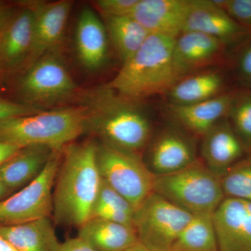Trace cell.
<instances>
[{"label": "cell", "instance_id": "11", "mask_svg": "<svg viewBox=\"0 0 251 251\" xmlns=\"http://www.w3.org/2000/svg\"><path fill=\"white\" fill-rule=\"evenodd\" d=\"M23 5L29 8L34 14V40L29 60L34 62L41 56L53 51L60 43L72 2L62 1H27Z\"/></svg>", "mask_w": 251, "mask_h": 251}, {"label": "cell", "instance_id": "33", "mask_svg": "<svg viewBox=\"0 0 251 251\" xmlns=\"http://www.w3.org/2000/svg\"><path fill=\"white\" fill-rule=\"evenodd\" d=\"M237 72L241 80L251 87V42L246 46L239 55Z\"/></svg>", "mask_w": 251, "mask_h": 251}, {"label": "cell", "instance_id": "10", "mask_svg": "<svg viewBox=\"0 0 251 251\" xmlns=\"http://www.w3.org/2000/svg\"><path fill=\"white\" fill-rule=\"evenodd\" d=\"M219 251H251V202L225 198L213 214Z\"/></svg>", "mask_w": 251, "mask_h": 251}, {"label": "cell", "instance_id": "25", "mask_svg": "<svg viewBox=\"0 0 251 251\" xmlns=\"http://www.w3.org/2000/svg\"><path fill=\"white\" fill-rule=\"evenodd\" d=\"M171 251H219L213 214L193 215Z\"/></svg>", "mask_w": 251, "mask_h": 251}, {"label": "cell", "instance_id": "9", "mask_svg": "<svg viewBox=\"0 0 251 251\" xmlns=\"http://www.w3.org/2000/svg\"><path fill=\"white\" fill-rule=\"evenodd\" d=\"M76 90L65 64L53 51L31 63L19 83L25 103L41 109L72 97Z\"/></svg>", "mask_w": 251, "mask_h": 251}, {"label": "cell", "instance_id": "14", "mask_svg": "<svg viewBox=\"0 0 251 251\" xmlns=\"http://www.w3.org/2000/svg\"><path fill=\"white\" fill-rule=\"evenodd\" d=\"M184 31L202 33L227 46L251 34L213 0H191Z\"/></svg>", "mask_w": 251, "mask_h": 251}, {"label": "cell", "instance_id": "38", "mask_svg": "<svg viewBox=\"0 0 251 251\" xmlns=\"http://www.w3.org/2000/svg\"><path fill=\"white\" fill-rule=\"evenodd\" d=\"M0 251H18L9 242L0 237Z\"/></svg>", "mask_w": 251, "mask_h": 251}, {"label": "cell", "instance_id": "34", "mask_svg": "<svg viewBox=\"0 0 251 251\" xmlns=\"http://www.w3.org/2000/svg\"><path fill=\"white\" fill-rule=\"evenodd\" d=\"M56 251H97L79 237L71 238L60 243Z\"/></svg>", "mask_w": 251, "mask_h": 251}, {"label": "cell", "instance_id": "4", "mask_svg": "<svg viewBox=\"0 0 251 251\" xmlns=\"http://www.w3.org/2000/svg\"><path fill=\"white\" fill-rule=\"evenodd\" d=\"M87 111L82 105L41 110L0 122V142L21 148L43 145L60 151L87 133Z\"/></svg>", "mask_w": 251, "mask_h": 251}, {"label": "cell", "instance_id": "17", "mask_svg": "<svg viewBox=\"0 0 251 251\" xmlns=\"http://www.w3.org/2000/svg\"><path fill=\"white\" fill-rule=\"evenodd\" d=\"M244 146L227 117L220 120L202 136V161L220 178L237 163Z\"/></svg>", "mask_w": 251, "mask_h": 251}, {"label": "cell", "instance_id": "31", "mask_svg": "<svg viewBox=\"0 0 251 251\" xmlns=\"http://www.w3.org/2000/svg\"><path fill=\"white\" fill-rule=\"evenodd\" d=\"M138 0H99L96 5L103 16H130Z\"/></svg>", "mask_w": 251, "mask_h": 251}, {"label": "cell", "instance_id": "26", "mask_svg": "<svg viewBox=\"0 0 251 251\" xmlns=\"http://www.w3.org/2000/svg\"><path fill=\"white\" fill-rule=\"evenodd\" d=\"M225 197L251 202V159L238 161L221 177Z\"/></svg>", "mask_w": 251, "mask_h": 251}, {"label": "cell", "instance_id": "21", "mask_svg": "<svg viewBox=\"0 0 251 251\" xmlns=\"http://www.w3.org/2000/svg\"><path fill=\"white\" fill-rule=\"evenodd\" d=\"M0 237L18 251H56L60 244L50 218L0 225Z\"/></svg>", "mask_w": 251, "mask_h": 251}, {"label": "cell", "instance_id": "30", "mask_svg": "<svg viewBox=\"0 0 251 251\" xmlns=\"http://www.w3.org/2000/svg\"><path fill=\"white\" fill-rule=\"evenodd\" d=\"M91 218H99L111 222L130 226L135 228V216L104 204L95 203Z\"/></svg>", "mask_w": 251, "mask_h": 251}, {"label": "cell", "instance_id": "2", "mask_svg": "<svg viewBox=\"0 0 251 251\" xmlns=\"http://www.w3.org/2000/svg\"><path fill=\"white\" fill-rule=\"evenodd\" d=\"M80 105L87 111V133L102 143L136 154L148 143L151 122L140 102L105 86L86 94Z\"/></svg>", "mask_w": 251, "mask_h": 251}, {"label": "cell", "instance_id": "28", "mask_svg": "<svg viewBox=\"0 0 251 251\" xmlns=\"http://www.w3.org/2000/svg\"><path fill=\"white\" fill-rule=\"evenodd\" d=\"M251 34V0H213Z\"/></svg>", "mask_w": 251, "mask_h": 251}, {"label": "cell", "instance_id": "41", "mask_svg": "<svg viewBox=\"0 0 251 251\" xmlns=\"http://www.w3.org/2000/svg\"><path fill=\"white\" fill-rule=\"evenodd\" d=\"M1 36H2V32H0V42H1Z\"/></svg>", "mask_w": 251, "mask_h": 251}, {"label": "cell", "instance_id": "24", "mask_svg": "<svg viewBox=\"0 0 251 251\" xmlns=\"http://www.w3.org/2000/svg\"><path fill=\"white\" fill-rule=\"evenodd\" d=\"M103 19L109 41L111 42L122 64L136 53L150 35L148 30L132 16H103Z\"/></svg>", "mask_w": 251, "mask_h": 251}, {"label": "cell", "instance_id": "39", "mask_svg": "<svg viewBox=\"0 0 251 251\" xmlns=\"http://www.w3.org/2000/svg\"><path fill=\"white\" fill-rule=\"evenodd\" d=\"M125 251H151L149 250L148 248L143 246V244H140V243H138V244H135L133 247L129 248V249H127Z\"/></svg>", "mask_w": 251, "mask_h": 251}, {"label": "cell", "instance_id": "16", "mask_svg": "<svg viewBox=\"0 0 251 251\" xmlns=\"http://www.w3.org/2000/svg\"><path fill=\"white\" fill-rule=\"evenodd\" d=\"M75 46L79 62L88 71L99 70L108 61L109 39L105 25L90 8H84L77 18Z\"/></svg>", "mask_w": 251, "mask_h": 251}, {"label": "cell", "instance_id": "22", "mask_svg": "<svg viewBox=\"0 0 251 251\" xmlns=\"http://www.w3.org/2000/svg\"><path fill=\"white\" fill-rule=\"evenodd\" d=\"M77 237L97 251H125L140 242L134 227L99 218L81 226Z\"/></svg>", "mask_w": 251, "mask_h": 251}, {"label": "cell", "instance_id": "27", "mask_svg": "<svg viewBox=\"0 0 251 251\" xmlns=\"http://www.w3.org/2000/svg\"><path fill=\"white\" fill-rule=\"evenodd\" d=\"M231 125L244 146L251 147V90L238 92L228 116Z\"/></svg>", "mask_w": 251, "mask_h": 251}, {"label": "cell", "instance_id": "23", "mask_svg": "<svg viewBox=\"0 0 251 251\" xmlns=\"http://www.w3.org/2000/svg\"><path fill=\"white\" fill-rule=\"evenodd\" d=\"M34 40V14L23 5L2 32L0 42V59L10 67L19 65L29 59Z\"/></svg>", "mask_w": 251, "mask_h": 251}, {"label": "cell", "instance_id": "37", "mask_svg": "<svg viewBox=\"0 0 251 251\" xmlns=\"http://www.w3.org/2000/svg\"><path fill=\"white\" fill-rule=\"evenodd\" d=\"M12 192L13 191H11V190L2 182L1 179H0V201L7 198V196H9L10 193Z\"/></svg>", "mask_w": 251, "mask_h": 251}, {"label": "cell", "instance_id": "13", "mask_svg": "<svg viewBox=\"0 0 251 251\" xmlns=\"http://www.w3.org/2000/svg\"><path fill=\"white\" fill-rule=\"evenodd\" d=\"M191 0H138L132 16L150 34L176 39L184 31Z\"/></svg>", "mask_w": 251, "mask_h": 251}, {"label": "cell", "instance_id": "19", "mask_svg": "<svg viewBox=\"0 0 251 251\" xmlns=\"http://www.w3.org/2000/svg\"><path fill=\"white\" fill-rule=\"evenodd\" d=\"M226 84L222 71L209 68L180 77L166 94L169 105H191L225 93Z\"/></svg>", "mask_w": 251, "mask_h": 251}, {"label": "cell", "instance_id": "12", "mask_svg": "<svg viewBox=\"0 0 251 251\" xmlns=\"http://www.w3.org/2000/svg\"><path fill=\"white\" fill-rule=\"evenodd\" d=\"M227 46L202 33H181L175 39L173 48V60L179 78L191 73L214 67L226 55Z\"/></svg>", "mask_w": 251, "mask_h": 251}, {"label": "cell", "instance_id": "15", "mask_svg": "<svg viewBox=\"0 0 251 251\" xmlns=\"http://www.w3.org/2000/svg\"><path fill=\"white\" fill-rule=\"evenodd\" d=\"M149 158L150 171L156 176L176 173L197 160L194 142L176 128H166L157 136Z\"/></svg>", "mask_w": 251, "mask_h": 251}, {"label": "cell", "instance_id": "3", "mask_svg": "<svg viewBox=\"0 0 251 251\" xmlns=\"http://www.w3.org/2000/svg\"><path fill=\"white\" fill-rule=\"evenodd\" d=\"M175 39L150 34L107 85L126 99L140 102L166 94L179 78L173 60Z\"/></svg>", "mask_w": 251, "mask_h": 251}, {"label": "cell", "instance_id": "29", "mask_svg": "<svg viewBox=\"0 0 251 251\" xmlns=\"http://www.w3.org/2000/svg\"><path fill=\"white\" fill-rule=\"evenodd\" d=\"M95 203L116 208L135 215V210L132 204L102 179Z\"/></svg>", "mask_w": 251, "mask_h": 251}, {"label": "cell", "instance_id": "20", "mask_svg": "<svg viewBox=\"0 0 251 251\" xmlns=\"http://www.w3.org/2000/svg\"><path fill=\"white\" fill-rule=\"evenodd\" d=\"M54 151L43 145L21 149L0 166V179L12 191L25 186L42 173Z\"/></svg>", "mask_w": 251, "mask_h": 251}, {"label": "cell", "instance_id": "35", "mask_svg": "<svg viewBox=\"0 0 251 251\" xmlns=\"http://www.w3.org/2000/svg\"><path fill=\"white\" fill-rule=\"evenodd\" d=\"M16 15L11 5L0 1V32H3L6 29Z\"/></svg>", "mask_w": 251, "mask_h": 251}, {"label": "cell", "instance_id": "8", "mask_svg": "<svg viewBox=\"0 0 251 251\" xmlns=\"http://www.w3.org/2000/svg\"><path fill=\"white\" fill-rule=\"evenodd\" d=\"M63 150L54 151L44 171L35 179L0 201V225H16L50 218L52 193L62 159Z\"/></svg>", "mask_w": 251, "mask_h": 251}, {"label": "cell", "instance_id": "32", "mask_svg": "<svg viewBox=\"0 0 251 251\" xmlns=\"http://www.w3.org/2000/svg\"><path fill=\"white\" fill-rule=\"evenodd\" d=\"M44 110L26 103H18L0 98V122L11 117L24 116Z\"/></svg>", "mask_w": 251, "mask_h": 251}, {"label": "cell", "instance_id": "40", "mask_svg": "<svg viewBox=\"0 0 251 251\" xmlns=\"http://www.w3.org/2000/svg\"><path fill=\"white\" fill-rule=\"evenodd\" d=\"M2 62H1V59H0V70H1V67H2Z\"/></svg>", "mask_w": 251, "mask_h": 251}, {"label": "cell", "instance_id": "6", "mask_svg": "<svg viewBox=\"0 0 251 251\" xmlns=\"http://www.w3.org/2000/svg\"><path fill=\"white\" fill-rule=\"evenodd\" d=\"M97 159L101 179L126 198L136 212L153 192L156 175L138 154L106 144H98Z\"/></svg>", "mask_w": 251, "mask_h": 251}, {"label": "cell", "instance_id": "1", "mask_svg": "<svg viewBox=\"0 0 251 251\" xmlns=\"http://www.w3.org/2000/svg\"><path fill=\"white\" fill-rule=\"evenodd\" d=\"M97 146L88 140L63 150L52 193L54 224L79 228L90 219L101 182Z\"/></svg>", "mask_w": 251, "mask_h": 251}, {"label": "cell", "instance_id": "7", "mask_svg": "<svg viewBox=\"0 0 251 251\" xmlns=\"http://www.w3.org/2000/svg\"><path fill=\"white\" fill-rule=\"evenodd\" d=\"M193 216L153 192L135 212V229L140 244L151 251H171Z\"/></svg>", "mask_w": 251, "mask_h": 251}, {"label": "cell", "instance_id": "5", "mask_svg": "<svg viewBox=\"0 0 251 251\" xmlns=\"http://www.w3.org/2000/svg\"><path fill=\"white\" fill-rule=\"evenodd\" d=\"M153 193L193 215L214 214L226 198L221 178L198 159L181 171L156 176Z\"/></svg>", "mask_w": 251, "mask_h": 251}, {"label": "cell", "instance_id": "18", "mask_svg": "<svg viewBox=\"0 0 251 251\" xmlns=\"http://www.w3.org/2000/svg\"><path fill=\"white\" fill-rule=\"evenodd\" d=\"M237 93L225 92L214 98L191 105H169V110L184 129L202 137L220 120L228 116Z\"/></svg>", "mask_w": 251, "mask_h": 251}, {"label": "cell", "instance_id": "36", "mask_svg": "<svg viewBox=\"0 0 251 251\" xmlns=\"http://www.w3.org/2000/svg\"><path fill=\"white\" fill-rule=\"evenodd\" d=\"M21 149L13 144L0 142V166L14 156Z\"/></svg>", "mask_w": 251, "mask_h": 251}]
</instances>
